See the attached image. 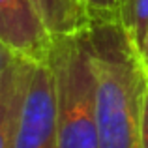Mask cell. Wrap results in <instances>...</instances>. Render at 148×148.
Listing matches in <instances>:
<instances>
[{"label":"cell","mask_w":148,"mask_h":148,"mask_svg":"<svg viewBox=\"0 0 148 148\" xmlns=\"http://www.w3.org/2000/svg\"><path fill=\"white\" fill-rule=\"evenodd\" d=\"M88 36L98 81L99 148H143L148 75L139 47L114 13L94 15Z\"/></svg>","instance_id":"1"},{"label":"cell","mask_w":148,"mask_h":148,"mask_svg":"<svg viewBox=\"0 0 148 148\" xmlns=\"http://www.w3.org/2000/svg\"><path fill=\"white\" fill-rule=\"evenodd\" d=\"M49 62L56 84L58 148H99L98 81L88 32L54 36Z\"/></svg>","instance_id":"2"},{"label":"cell","mask_w":148,"mask_h":148,"mask_svg":"<svg viewBox=\"0 0 148 148\" xmlns=\"http://www.w3.org/2000/svg\"><path fill=\"white\" fill-rule=\"evenodd\" d=\"M13 148H58L56 84L51 62L34 66Z\"/></svg>","instance_id":"3"},{"label":"cell","mask_w":148,"mask_h":148,"mask_svg":"<svg viewBox=\"0 0 148 148\" xmlns=\"http://www.w3.org/2000/svg\"><path fill=\"white\" fill-rule=\"evenodd\" d=\"M54 36L32 0H0V47L25 60L49 62Z\"/></svg>","instance_id":"4"},{"label":"cell","mask_w":148,"mask_h":148,"mask_svg":"<svg viewBox=\"0 0 148 148\" xmlns=\"http://www.w3.org/2000/svg\"><path fill=\"white\" fill-rule=\"evenodd\" d=\"M36 62L0 47V148H13Z\"/></svg>","instance_id":"5"},{"label":"cell","mask_w":148,"mask_h":148,"mask_svg":"<svg viewBox=\"0 0 148 148\" xmlns=\"http://www.w3.org/2000/svg\"><path fill=\"white\" fill-rule=\"evenodd\" d=\"M53 36L88 32L92 17L84 0H32Z\"/></svg>","instance_id":"6"},{"label":"cell","mask_w":148,"mask_h":148,"mask_svg":"<svg viewBox=\"0 0 148 148\" xmlns=\"http://www.w3.org/2000/svg\"><path fill=\"white\" fill-rule=\"evenodd\" d=\"M114 15L133 43L141 47L148 32V0H118Z\"/></svg>","instance_id":"7"},{"label":"cell","mask_w":148,"mask_h":148,"mask_svg":"<svg viewBox=\"0 0 148 148\" xmlns=\"http://www.w3.org/2000/svg\"><path fill=\"white\" fill-rule=\"evenodd\" d=\"M90 10L92 17L94 15H107V13H114L116 10V4L118 0H84Z\"/></svg>","instance_id":"8"},{"label":"cell","mask_w":148,"mask_h":148,"mask_svg":"<svg viewBox=\"0 0 148 148\" xmlns=\"http://www.w3.org/2000/svg\"><path fill=\"white\" fill-rule=\"evenodd\" d=\"M143 148H148V90L145 96V107H143Z\"/></svg>","instance_id":"9"},{"label":"cell","mask_w":148,"mask_h":148,"mask_svg":"<svg viewBox=\"0 0 148 148\" xmlns=\"http://www.w3.org/2000/svg\"><path fill=\"white\" fill-rule=\"evenodd\" d=\"M139 53H141V56H143V62H148V32H146V36H145V41H143V45L139 47Z\"/></svg>","instance_id":"10"},{"label":"cell","mask_w":148,"mask_h":148,"mask_svg":"<svg viewBox=\"0 0 148 148\" xmlns=\"http://www.w3.org/2000/svg\"><path fill=\"white\" fill-rule=\"evenodd\" d=\"M145 68H146V75H148V62H146V64H145Z\"/></svg>","instance_id":"11"}]
</instances>
